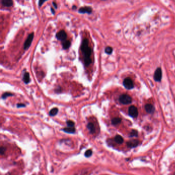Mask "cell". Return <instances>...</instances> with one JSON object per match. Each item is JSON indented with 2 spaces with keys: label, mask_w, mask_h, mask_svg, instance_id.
Segmentation results:
<instances>
[{
  "label": "cell",
  "mask_w": 175,
  "mask_h": 175,
  "mask_svg": "<svg viewBox=\"0 0 175 175\" xmlns=\"http://www.w3.org/2000/svg\"><path fill=\"white\" fill-rule=\"evenodd\" d=\"M92 154V151L91 150H88L87 151H85V156L87 158H89L90 156H91Z\"/></svg>",
  "instance_id": "21"
},
{
  "label": "cell",
  "mask_w": 175,
  "mask_h": 175,
  "mask_svg": "<svg viewBox=\"0 0 175 175\" xmlns=\"http://www.w3.org/2000/svg\"><path fill=\"white\" fill-rule=\"evenodd\" d=\"M25 104H23V103H18L17 104V106L18 108H20V107H25Z\"/></svg>",
  "instance_id": "25"
},
{
  "label": "cell",
  "mask_w": 175,
  "mask_h": 175,
  "mask_svg": "<svg viewBox=\"0 0 175 175\" xmlns=\"http://www.w3.org/2000/svg\"><path fill=\"white\" fill-rule=\"evenodd\" d=\"M121 122V119L120 118H114L112 120V123L113 125H116L119 124Z\"/></svg>",
  "instance_id": "17"
},
{
  "label": "cell",
  "mask_w": 175,
  "mask_h": 175,
  "mask_svg": "<svg viewBox=\"0 0 175 175\" xmlns=\"http://www.w3.org/2000/svg\"><path fill=\"white\" fill-rule=\"evenodd\" d=\"M145 109L146 111V112L148 113H152L154 112V107L152 105L150 104H147L145 106Z\"/></svg>",
  "instance_id": "10"
},
{
  "label": "cell",
  "mask_w": 175,
  "mask_h": 175,
  "mask_svg": "<svg viewBox=\"0 0 175 175\" xmlns=\"http://www.w3.org/2000/svg\"><path fill=\"white\" fill-rule=\"evenodd\" d=\"M52 5H53V7H54L55 8H57V4H56V3L55 2H52Z\"/></svg>",
  "instance_id": "27"
},
{
  "label": "cell",
  "mask_w": 175,
  "mask_h": 175,
  "mask_svg": "<svg viewBox=\"0 0 175 175\" xmlns=\"http://www.w3.org/2000/svg\"><path fill=\"white\" fill-rule=\"evenodd\" d=\"M137 132L136 130H133L132 132L130 133V136L132 137H134V136H137Z\"/></svg>",
  "instance_id": "23"
},
{
  "label": "cell",
  "mask_w": 175,
  "mask_h": 175,
  "mask_svg": "<svg viewBox=\"0 0 175 175\" xmlns=\"http://www.w3.org/2000/svg\"><path fill=\"white\" fill-rule=\"evenodd\" d=\"M139 144V141L137 140H133L128 141L127 143V145L129 147H136Z\"/></svg>",
  "instance_id": "9"
},
{
  "label": "cell",
  "mask_w": 175,
  "mask_h": 175,
  "mask_svg": "<svg viewBox=\"0 0 175 175\" xmlns=\"http://www.w3.org/2000/svg\"><path fill=\"white\" fill-rule=\"evenodd\" d=\"M114 140L116 143L118 144H122L123 142V139L120 135H117L114 137Z\"/></svg>",
  "instance_id": "16"
},
{
  "label": "cell",
  "mask_w": 175,
  "mask_h": 175,
  "mask_svg": "<svg viewBox=\"0 0 175 175\" xmlns=\"http://www.w3.org/2000/svg\"><path fill=\"white\" fill-rule=\"evenodd\" d=\"M63 130L64 132L68 134H74L75 132V127H66L63 128Z\"/></svg>",
  "instance_id": "12"
},
{
  "label": "cell",
  "mask_w": 175,
  "mask_h": 175,
  "mask_svg": "<svg viewBox=\"0 0 175 175\" xmlns=\"http://www.w3.org/2000/svg\"><path fill=\"white\" fill-rule=\"evenodd\" d=\"M13 94L10 93V92H5L4 94H3V95L2 96V98L3 99H6L7 97H10V96H13Z\"/></svg>",
  "instance_id": "20"
},
{
  "label": "cell",
  "mask_w": 175,
  "mask_h": 175,
  "mask_svg": "<svg viewBox=\"0 0 175 175\" xmlns=\"http://www.w3.org/2000/svg\"><path fill=\"white\" fill-rule=\"evenodd\" d=\"M51 12H52V13L53 14H54V10L53 8H51Z\"/></svg>",
  "instance_id": "28"
},
{
  "label": "cell",
  "mask_w": 175,
  "mask_h": 175,
  "mask_svg": "<svg viewBox=\"0 0 175 175\" xmlns=\"http://www.w3.org/2000/svg\"><path fill=\"white\" fill-rule=\"evenodd\" d=\"M34 32H31L28 35V37L25 40L24 44V50H27L30 46V45L34 39Z\"/></svg>",
  "instance_id": "3"
},
{
  "label": "cell",
  "mask_w": 175,
  "mask_h": 175,
  "mask_svg": "<svg viewBox=\"0 0 175 175\" xmlns=\"http://www.w3.org/2000/svg\"><path fill=\"white\" fill-rule=\"evenodd\" d=\"M56 38L58 40L64 42L66 40L67 38V34L64 30H60L57 33Z\"/></svg>",
  "instance_id": "5"
},
{
  "label": "cell",
  "mask_w": 175,
  "mask_h": 175,
  "mask_svg": "<svg viewBox=\"0 0 175 175\" xmlns=\"http://www.w3.org/2000/svg\"><path fill=\"white\" fill-rule=\"evenodd\" d=\"M58 113V109L56 107L53 108L52 109H51L49 113V114L50 115V116H56L57 113Z\"/></svg>",
  "instance_id": "18"
},
{
  "label": "cell",
  "mask_w": 175,
  "mask_h": 175,
  "mask_svg": "<svg viewBox=\"0 0 175 175\" xmlns=\"http://www.w3.org/2000/svg\"><path fill=\"white\" fill-rule=\"evenodd\" d=\"M70 45H71V42L69 40H65V41L63 42V48L64 50L68 49L70 46Z\"/></svg>",
  "instance_id": "15"
},
{
  "label": "cell",
  "mask_w": 175,
  "mask_h": 175,
  "mask_svg": "<svg viewBox=\"0 0 175 175\" xmlns=\"http://www.w3.org/2000/svg\"><path fill=\"white\" fill-rule=\"evenodd\" d=\"M154 79L156 81L159 82L162 79V70L160 68L156 69L154 74Z\"/></svg>",
  "instance_id": "7"
},
{
  "label": "cell",
  "mask_w": 175,
  "mask_h": 175,
  "mask_svg": "<svg viewBox=\"0 0 175 175\" xmlns=\"http://www.w3.org/2000/svg\"><path fill=\"white\" fill-rule=\"evenodd\" d=\"M23 80L25 84H28L30 82V75L28 73H25L23 75Z\"/></svg>",
  "instance_id": "13"
},
{
  "label": "cell",
  "mask_w": 175,
  "mask_h": 175,
  "mask_svg": "<svg viewBox=\"0 0 175 175\" xmlns=\"http://www.w3.org/2000/svg\"><path fill=\"white\" fill-rule=\"evenodd\" d=\"M81 50L83 54L84 63L86 66H88L92 62L91 59L90 57L92 53V50L88 45V39L85 38L83 40Z\"/></svg>",
  "instance_id": "1"
},
{
  "label": "cell",
  "mask_w": 175,
  "mask_h": 175,
  "mask_svg": "<svg viewBox=\"0 0 175 175\" xmlns=\"http://www.w3.org/2000/svg\"><path fill=\"white\" fill-rule=\"evenodd\" d=\"M45 1H40L39 2V6H41L42 5V4H43V3H44Z\"/></svg>",
  "instance_id": "26"
},
{
  "label": "cell",
  "mask_w": 175,
  "mask_h": 175,
  "mask_svg": "<svg viewBox=\"0 0 175 175\" xmlns=\"http://www.w3.org/2000/svg\"><path fill=\"white\" fill-rule=\"evenodd\" d=\"M119 100L120 103L125 105L130 104L132 101V98L129 95L126 94H123L121 95L119 97Z\"/></svg>",
  "instance_id": "2"
},
{
  "label": "cell",
  "mask_w": 175,
  "mask_h": 175,
  "mask_svg": "<svg viewBox=\"0 0 175 175\" xmlns=\"http://www.w3.org/2000/svg\"><path fill=\"white\" fill-rule=\"evenodd\" d=\"M2 4L5 7H10L13 5V1L12 0H2Z\"/></svg>",
  "instance_id": "11"
},
{
  "label": "cell",
  "mask_w": 175,
  "mask_h": 175,
  "mask_svg": "<svg viewBox=\"0 0 175 175\" xmlns=\"http://www.w3.org/2000/svg\"><path fill=\"white\" fill-rule=\"evenodd\" d=\"M174 175H175V174H174Z\"/></svg>",
  "instance_id": "30"
},
{
  "label": "cell",
  "mask_w": 175,
  "mask_h": 175,
  "mask_svg": "<svg viewBox=\"0 0 175 175\" xmlns=\"http://www.w3.org/2000/svg\"><path fill=\"white\" fill-rule=\"evenodd\" d=\"M66 124L68 126V127H74L75 126V123L72 121V120H68L66 122Z\"/></svg>",
  "instance_id": "22"
},
{
  "label": "cell",
  "mask_w": 175,
  "mask_h": 175,
  "mask_svg": "<svg viewBox=\"0 0 175 175\" xmlns=\"http://www.w3.org/2000/svg\"><path fill=\"white\" fill-rule=\"evenodd\" d=\"M75 8H76L75 6H73V9H75Z\"/></svg>",
  "instance_id": "29"
},
{
  "label": "cell",
  "mask_w": 175,
  "mask_h": 175,
  "mask_svg": "<svg viewBox=\"0 0 175 175\" xmlns=\"http://www.w3.org/2000/svg\"><path fill=\"white\" fill-rule=\"evenodd\" d=\"M92 10L91 7H81L79 9V12L81 13H88L90 14L92 12Z\"/></svg>",
  "instance_id": "8"
},
{
  "label": "cell",
  "mask_w": 175,
  "mask_h": 175,
  "mask_svg": "<svg viewBox=\"0 0 175 175\" xmlns=\"http://www.w3.org/2000/svg\"><path fill=\"white\" fill-rule=\"evenodd\" d=\"M128 113L131 117L136 118L138 115V111L137 107L134 106H131L128 109Z\"/></svg>",
  "instance_id": "6"
},
{
  "label": "cell",
  "mask_w": 175,
  "mask_h": 175,
  "mask_svg": "<svg viewBox=\"0 0 175 175\" xmlns=\"http://www.w3.org/2000/svg\"><path fill=\"white\" fill-rule=\"evenodd\" d=\"M5 151H6V149L4 147L2 146L1 147V150H0V153H1V155H3L5 154Z\"/></svg>",
  "instance_id": "24"
},
{
  "label": "cell",
  "mask_w": 175,
  "mask_h": 175,
  "mask_svg": "<svg viewBox=\"0 0 175 175\" xmlns=\"http://www.w3.org/2000/svg\"><path fill=\"white\" fill-rule=\"evenodd\" d=\"M123 84L125 88L127 89H131L134 87L133 81L129 78H127L125 79L123 81Z\"/></svg>",
  "instance_id": "4"
},
{
  "label": "cell",
  "mask_w": 175,
  "mask_h": 175,
  "mask_svg": "<svg viewBox=\"0 0 175 175\" xmlns=\"http://www.w3.org/2000/svg\"><path fill=\"white\" fill-rule=\"evenodd\" d=\"M113 48L110 46H107L105 49V52L108 54H111L113 52Z\"/></svg>",
  "instance_id": "19"
},
{
  "label": "cell",
  "mask_w": 175,
  "mask_h": 175,
  "mask_svg": "<svg viewBox=\"0 0 175 175\" xmlns=\"http://www.w3.org/2000/svg\"><path fill=\"white\" fill-rule=\"evenodd\" d=\"M87 127H88L90 133L91 134H94L95 132V126H94V125L92 123H89L87 125Z\"/></svg>",
  "instance_id": "14"
}]
</instances>
